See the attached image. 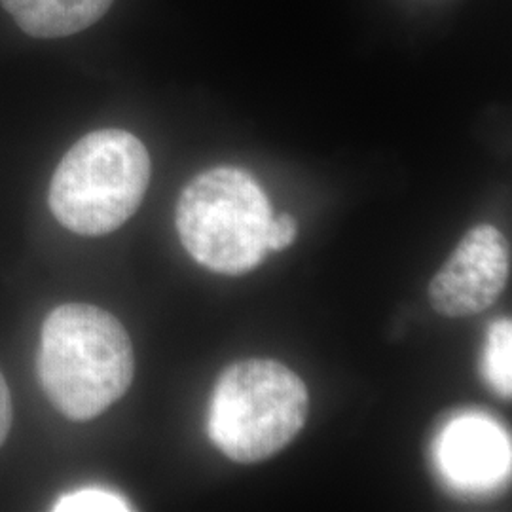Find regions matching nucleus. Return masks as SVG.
<instances>
[{
	"label": "nucleus",
	"mask_w": 512,
	"mask_h": 512,
	"mask_svg": "<svg viewBox=\"0 0 512 512\" xmlns=\"http://www.w3.org/2000/svg\"><path fill=\"white\" fill-rule=\"evenodd\" d=\"M133 374L128 330L109 311L65 304L44 321L38 378L48 399L69 420L103 414L126 395Z\"/></svg>",
	"instance_id": "obj_1"
},
{
	"label": "nucleus",
	"mask_w": 512,
	"mask_h": 512,
	"mask_svg": "<svg viewBox=\"0 0 512 512\" xmlns=\"http://www.w3.org/2000/svg\"><path fill=\"white\" fill-rule=\"evenodd\" d=\"M150 156L124 129H99L63 156L50 184V209L80 236H105L139 209L150 183Z\"/></svg>",
	"instance_id": "obj_2"
},
{
	"label": "nucleus",
	"mask_w": 512,
	"mask_h": 512,
	"mask_svg": "<svg viewBox=\"0 0 512 512\" xmlns=\"http://www.w3.org/2000/svg\"><path fill=\"white\" fill-rule=\"evenodd\" d=\"M310 412L306 384L274 359L228 366L215 385L209 437L226 458L258 463L291 444Z\"/></svg>",
	"instance_id": "obj_3"
},
{
	"label": "nucleus",
	"mask_w": 512,
	"mask_h": 512,
	"mask_svg": "<svg viewBox=\"0 0 512 512\" xmlns=\"http://www.w3.org/2000/svg\"><path fill=\"white\" fill-rule=\"evenodd\" d=\"M272 205L255 179L238 167H213L184 186L177 230L203 268L222 275L255 270L268 255Z\"/></svg>",
	"instance_id": "obj_4"
},
{
	"label": "nucleus",
	"mask_w": 512,
	"mask_h": 512,
	"mask_svg": "<svg viewBox=\"0 0 512 512\" xmlns=\"http://www.w3.org/2000/svg\"><path fill=\"white\" fill-rule=\"evenodd\" d=\"M511 275V247L490 224H480L459 241L433 277L429 300L444 317H469L494 306Z\"/></svg>",
	"instance_id": "obj_5"
},
{
	"label": "nucleus",
	"mask_w": 512,
	"mask_h": 512,
	"mask_svg": "<svg viewBox=\"0 0 512 512\" xmlns=\"http://www.w3.org/2000/svg\"><path fill=\"white\" fill-rule=\"evenodd\" d=\"M440 463L456 484L486 488L507 473L509 442L492 421L463 418L442 433Z\"/></svg>",
	"instance_id": "obj_6"
},
{
	"label": "nucleus",
	"mask_w": 512,
	"mask_h": 512,
	"mask_svg": "<svg viewBox=\"0 0 512 512\" xmlns=\"http://www.w3.org/2000/svg\"><path fill=\"white\" fill-rule=\"evenodd\" d=\"M19 29L35 38L76 35L103 18L112 0H0Z\"/></svg>",
	"instance_id": "obj_7"
},
{
	"label": "nucleus",
	"mask_w": 512,
	"mask_h": 512,
	"mask_svg": "<svg viewBox=\"0 0 512 512\" xmlns=\"http://www.w3.org/2000/svg\"><path fill=\"white\" fill-rule=\"evenodd\" d=\"M512 325L509 319H501L488 330L484 348V374L488 384L503 399H509L512 391Z\"/></svg>",
	"instance_id": "obj_8"
},
{
	"label": "nucleus",
	"mask_w": 512,
	"mask_h": 512,
	"mask_svg": "<svg viewBox=\"0 0 512 512\" xmlns=\"http://www.w3.org/2000/svg\"><path fill=\"white\" fill-rule=\"evenodd\" d=\"M57 512H120L131 511L122 495L101 488H86L63 495L55 503Z\"/></svg>",
	"instance_id": "obj_9"
},
{
	"label": "nucleus",
	"mask_w": 512,
	"mask_h": 512,
	"mask_svg": "<svg viewBox=\"0 0 512 512\" xmlns=\"http://www.w3.org/2000/svg\"><path fill=\"white\" fill-rule=\"evenodd\" d=\"M296 220L283 213L279 217H272L270 226H268V234H266V247L268 251H285L287 247H291L296 239Z\"/></svg>",
	"instance_id": "obj_10"
},
{
	"label": "nucleus",
	"mask_w": 512,
	"mask_h": 512,
	"mask_svg": "<svg viewBox=\"0 0 512 512\" xmlns=\"http://www.w3.org/2000/svg\"><path fill=\"white\" fill-rule=\"evenodd\" d=\"M10 427H12V397L4 376L0 374V446L8 437Z\"/></svg>",
	"instance_id": "obj_11"
}]
</instances>
